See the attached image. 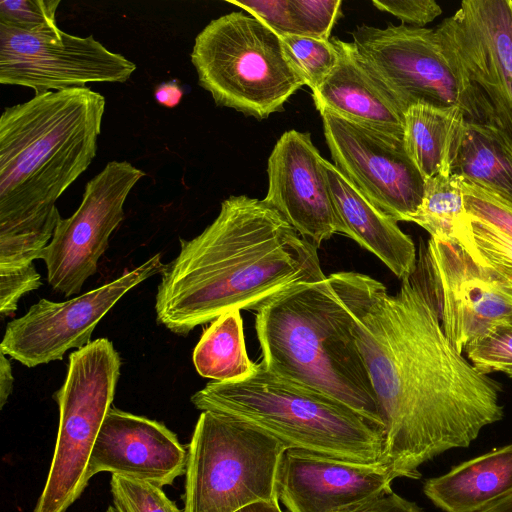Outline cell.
<instances>
[{"label":"cell","mask_w":512,"mask_h":512,"mask_svg":"<svg viewBox=\"0 0 512 512\" xmlns=\"http://www.w3.org/2000/svg\"><path fill=\"white\" fill-rule=\"evenodd\" d=\"M423 276L390 294L378 280L336 272L328 283L349 311L384 423L382 456L394 478H420L418 468L468 447L504 416L501 385L479 372L445 335Z\"/></svg>","instance_id":"cell-1"},{"label":"cell","mask_w":512,"mask_h":512,"mask_svg":"<svg viewBox=\"0 0 512 512\" xmlns=\"http://www.w3.org/2000/svg\"><path fill=\"white\" fill-rule=\"evenodd\" d=\"M180 244L161 273L155 310L158 324L181 336L229 311H257L291 288L327 279L317 247L263 199L230 196L203 232Z\"/></svg>","instance_id":"cell-2"},{"label":"cell","mask_w":512,"mask_h":512,"mask_svg":"<svg viewBox=\"0 0 512 512\" xmlns=\"http://www.w3.org/2000/svg\"><path fill=\"white\" fill-rule=\"evenodd\" d=\"M106 99L88 87L34 95L0 117V270L39 259L56 201L97 153Z\"/></svg>","instance_id":"cell-3"},{"label":"cell","mask_w":512,"mask_h":512,"mask_svg":"<svg viewBox=\"0 0 512 512\" xmlns=\"http://www.w3.org/2000/svg\"><path fill=\"white\" fill-rule=\"evenodd\" d=\"M255 329L266 369L338 400L384 430L353 319L327 279L263 304Z\"/></svg>","instance_id":"cell-4"},{"label":"cell","mask_w":512,"mask_h":512,"mask_svg":"<svg viewBox=\"0 0 512 512\" xmlns=\"http://www.w3.org/2000/svg\"><path fill=\"white\" fill-rule=\"evenodd\" d=\"M201 411L241 418L288 448L359 463H382L385 433L338 400L256 364L247 377L211 381L191 397Z\"/></svg>","instance_id":"cell-5"},{"label":"cell","mask_w":512,"mask_h":512,"mask_svg":"<svg viewBox=\"0 0 512 512\" xmlns=\"http://www.w3.org/2000/svg\"><path fill=\"white\" fill-rule=\"evenodd\" d=\"M198 84L215 104L258 120L284 110L305 83L287 60L280 37L243 12L210 21L191 52Z\"/></svg>","instance_id":"cell-6"},{"label":"cell","mask_w":512,"mask_h":512,"mask_svg":"<svg viewBox=\"0 0 512 512\" xmlns=\"http://www.w3.org/2000/svg\"><path fill=\"white\" fill-rule=\"evenodd\" d=\"M288 447L232 415L202 411L187 451L184 512H236L278 500L276 475Z\"/></svg>","instance_id":"cell-7"},{"label":"cell","mask_w":512,"mask_h":512,"mask_svg":"<svg viewBox=\"0 0 512 512\" xmlns=\"http://www.w3.org/2000/svg\"><path fill=\"white\" fill-rule=\"evenodd\" d=\"M121 359L99 338L72 352L66 379L54 394L59 427L48 476L34 512H66L88 485V464L114 399Z\"/></svg>","instance_id":"cell-8"},{"label":"cell","mask_w":512,"mask_h":512,"mask_svg":"<svg viewBox=\"0 0 512 512\" xmlns=\"http://www.w3.org/2000/svg\"><path fill=\"white\" fill-rule=\"evenodd\" d=\"M352 38L365 69L403 113L426 102L456 106L468 122L492 123L489 104L450 63L435 29L363 24L355 28Z\"/></svg>","instance_id":"cell-9"},{"label":"cell","mask_w":512,"mask_h":512,"mask_svg":"<svg viewBox=\"0 0 512 512\" xmlns=\"http://www.w3.org/2000/svg\"><path fill=\"white\" fill-rule=\"evenodd\" d=\"M136 65L108 50L93 35L80 37L58 26L27 31L0 24V83L30 88L34 95L87 83H124Z\"/></svg>","instance_id":"cell-10"},{"label":"cell","mask_w":512,"mask_h":512,"mask_svg":"<svg viewBox=\"0 0 512 512\" xmlns=\"http://www.w3.org/2000/svg\"><path fill=\"white\" fill-rule=\"evenodd\" d=\"M454 68L492 109L512 144V0H464L434 28Z\"/></svg>","instance_id":"cell-11"},{"label":"cell","mask_w":512,"mask_h":512,"mask_svg":"<svg viewBox=\"0 0 512 512\" xmlns=\"http://www.w3.org/2000/svg\"><path fill=\"white\" fill-rule=\"evenodd\" d=\"M144 175L128 161L113 160L86 183L79 207L61 218L39 257L54 291L69 297L96 273L109 237L123 220L124 203Z\"/></svg>","instance_id":"cell-12"},{"label":"cell","mask_w":512,"mask_h":512,"mask_svg":"<svg viewBox=\"0 0 512 512\" xmlns=\"http://www.w3.org/2000/svg\"><path fill=\"white\" fill-rule=\"evenodd\" d=\"M417 264L427 280L442 329L459 353L512 320V286L478 264L457 241L430 238Z\"/></svg>","instance_id":"cell-13"},{"label":"cell","mask_w":512,"mask_h":512,"mask_svg":"<svg viewBox=\"0 0 512 512\" xmlns=\"http://www.w3.org/2000/svg\"><path fill=\"white\" fill-rule=\"evenodd\" d=\"M334 166L379 210L408 222L421 204L425 180L402 139L329 111H319Z\"/></svg>","instance_id":"cell-14"},{"label":"cell","mask_w":512,"mask_h":512,"mask_svg":"<svg viewBox=\"0 0 512 512\" xmlns=\"http://www.w3.org/2000/svg\"><path fill=\"white\" fill-rule=\"evenodd\" d=\"M159 253L140 266L92 291L64 302L41 299L9 322L0 350L27 367L61 360L72 348H83L104 315L142 281L162 273Z\"/></svg>","instance_id":"cell-15"},{"label":"cell","mask_w":512,"mask_h":512,"mask_svg":"<svg viewBox=\"0 0 512 512\" xmlns=\"http://www.w3.org/2000/svg\"><path fill=\"white\" fill-rule=\"evenodd\" d=\"M394 476L379 463H359L287 448L276 492L289 512H354L392 492Z\"/></svg>","instance_id":"cell-16"},{"label":"cell","mask_w":512,"mask_h":512,"mask_svg":"<svg viewBox=\"0 0 512 512\" xmlns=\"http://www.w3.org/2000/svg\"><path fill=\"white\" fill-rule=\"evenodd\" d=\"M322 160L309 133L286 131L268 158L263 199L317 248L340 230Z\"/></svg>","instance_id":"cell-17"},{"label":"cell","mask_w":512,"mask_h":512,"mask_svg":"<svg viewBox=\"0 0 512 512\" xmlns=\"http://www.w3.org/2000/svg\"><path fill=\"white\" fill-rule=\"evenodd\" d=\"M187 451L163 423L110 408L88 464L90 479L110 472L163 487L186 471Z\"/></svg>","instance_id":"cell-18"},{"label":"cell","mask_w":512,"mask_h":512,"mask_svg":"<svg viewBox=\"0 0 512 512\" xmlns=\"http://www.w3.org/2000/svg\"><path fill=\"white\" fill-rule=\"evenodd\" d=\"M338 62L312 91L318 111L326 110L358 125L403 140L404 113L359 60L352 42L332 37Z\"/></svg>","instance_id":"cell-19"},{"label":"cell","mask_w":512,"mask_h":512,"mask_svg":"<svg viewBox=\"0 0 512 512\" xmlns=\"http://www.w3.org/2000/svg\"><path fill=\"white\" fill-rule=\"evenodd\" d=\"M323 168L339 221V233L378 257L399 279L417 268L416 247L397 221L374 206L335 166L323 158Z\"/></svg>","instance_id":"cell-20"},{"label":"cell","mask_w":512,"mask_h":512,"mask_svg":"<svg viewBox=\"0 0 512 512\" xmlns=\"http://www.w3.org/2000/svg\"><path fill=\"white\" fill-rule=\"evenodd\" d=\"M425 496L444 512H476L512 492V443L429 478Z\"/></svg>","instance_id":"cell-21"},{"label":"cell","mask_w":512,"mask_h":512,"mask_svg":"<svg viewBox=\"0 0 512 512\" xmlns=\"http://www.w3.org/2000/svg\"><path fill=\"white\" fill-rule=\"evenodd\" d=\"M467 123L456 106L419 102L404 112V147L424 180L453 173Z\"/></svg>","instance_id":"cell-22"},{"label":"cell","mask_w":512,"mask_h":512,"mask_svg":"<svg viewBox=\"0 0 512 512\" xmlns=\"http://www.w3.org/2000/svg\"><path fill=\"white\" fill-rule=\"evenodd\" d=\"M453 173L512 203V144L495 126L467 123Z\"/></svg>","instance_id":"cell-23"},{"label":"cell","mask_w":512,"mask_h":512,"mask_svg":"<svg viewBox=\"0 0 512 512\" xmlns=\"http://www.w3.org/2000/svg\"><path fill=\"white\" fill-rule=\"evenodd\" d=\"M197 372L214 381H234L255 369L247 354L240 311L222 314L204 331L193 351Z\"/></svg>","instance_id":"cell-24"},{"label":"cell","mask_w":512,"mask_h":512,"mask_svg":"<svg viewBox=\"0 0 512 512\" xmlns=\"http://www.w3.org/2000/svg\"><path fill=\"white\" fill-rule=\"evenodd\" d=\"M462 182L463 177L456 173L425 179L421 204L408 222L422 227L430 238L456 241L460 222L466 214Z\"/></svg>","instance_id":"cell-25"},{"label":"cell","mask_w":512,"mask_h":512,"mask_svg":"<svg viewBox=\"0 0 512 512\" xmlns=\"http://www.w3.org/2000/svg\"><path fill=\"white\" fill-rule=\"evenodd\" d=\"M456 241L481 266L512 286V239L490 224L468 214L462 218Z\"/></svg>","instance_id":"cell-26"},{"label":"cell","mask_w":512,"mask_h":512,"mask_svg":"<svg viewBox=\"0 0 512 512\" xmlns=\"http://www.w3.org/2000/svg\"><path fill=\"white\" fill-rule=\"evenodd\" d=\"M280 39L290 65L312 91L338 62V51L331 40L298 35H285Z\"/></svg>","instance_id":"cell-27"},{"label":"cell","mask_w":512,"mask_h":512,"mask_svg":"<svg viewBox=\"0 0 512 512\" xmlns=\"http://www.w3.org/2000/svg\"><path fill=\"white\" fill-rule=\"evenodd\" d=\"M110 487L119 512H184L152 483L112 475Z\"/></svg>","instance_id":"cell-28"},{"label":"cell","mask_w":512,"mask_h":512,"mask_svg":"<svg viewBox=\"0 0 512 512\" xmlns=\"http://www.w3.org/2000/svg\"><path fill=\"white\" fill-rule=\"evenodd\" d=\"M341 6V0H288L291 35L329 40Z\"/></svg>","instance_id":"cell-29"},{"label":"cell","mask_w":512,"mask_h":512,"mask_svg":"<svg viewBox=\"0 0 512 512\" xmlns=\"http://www.w3.org/2000/svg\"><path fill=\"white\" fill-rule=\"evenodd\" d=\"M464 352L482 374L512 368V320L471 342Z\"/></svg>","instance_id":"cell-30"},{"label":"cell","mask_w":512,"mask_h":512,"mask_svg":"<svg viewBox=\"0 0 512 512\" xmlns=\"http://www.w3.org/2000/svg\"><path fill=\"white\" fill-rule=\"evenodd\" d=\"M466 212L495 227L512 239V203L463 178Z\"/></svg>","instance_id":"cell-31"},{"label":"cell","mask_w":512,"mask_h":512,"mask_svg":"<svg viewBox=\"0 0 512 512\" xmlns=\"http://www.w3.org/2000/svg\"><path fill=\"white\" fill-rule=\"evenodd\" d=\"M59 0H2L0 24L27 31L57 26Z\"/></svg>","instance_id":"cell-32"},{"label":"cell","mask_w":512,"mask_h":512,"mask_svg":"<svg viewBox=\"0 0 512 512\" xmlns=\"http://www.w3.org/2000/svg\"><path fill=\"white\" fill-rule=\"evenodd\" d=\"M40 286L41 276L33 263L16 269L0 270L1 315H12L17 310L19 299Z\"/></svg>","instance_id":"cell-33"},{"label":"cell","mask_w":512,"mask_h":512,"mask_svg":"<svg viewBox=\"0 0 512 512\" xmlns=\"http://www.w3.org/2000/svg\"><path fill=\"white\" fill-rule=\"evenodd\" d=\"M372 4L416 28H424L442 14L441 6L434 0H373Z\"/></svg>","instance_id":"cell-34"},{"label":"cell","mask_w":512,"mask_h":512,"mask_svg":"<svg viewBox=\"0 0 512 512\" xmlns=\"http://www.w3.org/2000/svg\"><path fill=\"white\" fill-rule=\"evenodd\" d=\"M228 2L247 11L279 37L292 34L288 0H228Z\"/></svg>","instance_id":"cell-35"},{"label":"cell","mask_w":512,"mask_h":512,"mask_svg":"<svg viewBox=\"0 0 512 512\" xmlns=\"http://www.w3.org/2000/svg\"><path fill=\"white\" fill-rule=\"evenodd\" d=\"M354 512H423V510L416 503L392 491Z\"/></svg>","instance_id":"cell-36"},{"label":"cell","mask_w":512,"mask_h":512,"mask_svg":"<svg viewBox=\"0 0 512 512\" xmlns=\"http://www.w3.org/2000/svg\"><path fill=\"white\" fill-rule=\"evenodd\" d=\"M154 97L160 105L174 108L180 103L183 97V90L174 80L163 82L155 88Z\"/></svg>","instance_id":"cell-37"},{"label":"cell","mask_w":512,"mask_h":512,"mask_svg":"<svg viewBox=\"0 0 512 512\" xmlns=\"http://www.w3.org/2000/svg\"><path fill=\"white\" fill-rule=\"evenodd\" d=\"M6 354L0 350V408L6 404L13 389V375Z\"/></svg>","instance_id":"cell-38"},{"label":"cell","mask_w":512,"mask_h":512,"mask_svg":"<svg viewBox=\"0 0 512 512\" xmlns=\"http://www.w3.org/2000/svg\"><path fill=\"white\" fill-rule=\"evenodd\" d=\"M236 512H282L279 500L259 501L249 504Z\"/></svg>","instance_id":"cell-39"},{"label":"cell","mask_w":512,"mask_h":512,"mask_svg":"<svg viewBox=\"0 0 512 512\" xmlns=\"http://www.w3.org/2000/svg\"><path fill=\"white\" fill-rule=\"evenodd\" d=\"M476 512H512V492Z\"/></svg>","instance_id":"cell-40"},{"label":"cell","mask_w":512,"mask_h":512,"mask_svg":"<svg viewBox=\"0 0 512 512\" xmlns=\"http://www.w3.org/2000/svg\"><path fill=\"white\" fill-rule=\"evenodd\" d=\"M503 373L507 374L509 377L512 378V368H508V369L504 370Z\"/></svg>","instance_id":"cell-41"},{"label":"cell","mask_w":512,"mask_h":512,"mask_svg":"<svg viewBox=\"0 0 512 512\" xmlns=\"http://www.w3.org/2000/svg\"><path fill=\"white\" fill-rule=\"evenodd\" d=\"M106 512H119L114 506H109Z\"/></svg>","instance_id":"cell-42"}]
</instances>
